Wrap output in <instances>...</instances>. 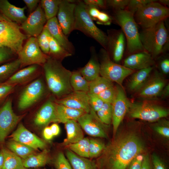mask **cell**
<instances>
[{"instance_id":"6da1fadb","label":"cell","mask_w":169,"mask_h":169,"mask_svg":"<svg viewBox=\"0 0 169 169\" xmlns=\"http://www.w3.org/2000/svg\"><path fill=\"white\" fill-rule=\"evenodd\" d=\"M145 149L135 133L128 132L117 136L105 147L96 163L97 169H126L132 160Z\"/></svg>"},{"instance_id":"7a4b0ae2","label":"cell","mask_w":169,"mask_h":169,"mask_svg":"<svg viewBox=\"0 0 169 169\" xmlns=\"http://www.w3.org/2000/svg\"><path fill=\"white\" fill-rule=\"evenodd\" d=\"M43 65L48 87L54 95L61 98L73 91L70 83L72 72L64 67L59 59L49 56Z\"/></svg>"},{"instance_id":"3957f363","label":"cell","mask_w":169,"mask_h":169,"mask_svg":"<svg viewBox=\"0 0 169 169\" xmlns=\"http://www.w3.org/2000/svg\"><path fill=\"white\" fill-rule=\"evenodd\" d=\"M140 38L145 50L153 58L163 53L168 48L169 36L164 21L149 28L143 29Z\"/></svg>"},{"instance_id":"277c9868","label":"cell","mask_w":169,"mask_h":169,"mask_svg":"<svg viewBox=\"0 0 169 169\" xmlns=\"http://www.w3.org/2000/svg\"><path fill=\"white\" fill-rule=\"evenodd\" d=\"M114 18L125 36L128 52L131 54L145 51L134 14L126 9L115 10Z\"/></svg>"},{"instance_id":"5b68a950","label":"cell","mask_w":169,"mask_h":169,"mask_svg":"<svg viewBox=\"0 0 169 169\" xmlns=\"http://www.w3.org/2000/svg\"><path fill=\"white\" fill-rule=\"evenodd\" d=\"M74 16V30H79L93 38L106 50L107 35L95 24L88 13L87 6L83 1H78L76 4Z\"/></svg>"},{"instance_id":"8992f818","label":"cell","mask_w":169,"mask_h":169,"mask_svg":"<svg viewBox=\"0 0 169 169\" xmlns=\"http://www.w3.org/2000/svg\"><path fill=\"white\" fill-rule=\"evenodd\" d=\"M18 24L0 13V48L7 47L16 54L21 51L27 36L21 31Z\"/></svg>"},{"instance_id":"52a82bcc","label":"cell","mask_w":169,"mask_h":169,"mask_svg":"<svg viewBox=\"0 0 169 169\" xmlns=\"http://www.w3.org/2000/svg\"><path fill=\"white\" fill-rule=\"evenodd\" d=\"M157 1L155 0L142 7L134 14L136 22L143 29L152 27L168 17V8Z\"/></svg>"},{"instance_id":"ba28073f","label":"cell","mask_w":169,"mask_h":169,"mask_svg":"<svg viewBox=\"0 0 169 169\" xmlns=\"http://www.w3.org/2000/svg\"><path fill=\"white\" fill-rule=\"evenodd\" d=\"M101 56L100 74L101 76L112 82L116 83L122 87L124 79L135 71L113 62L107 50L102 48L100 50Z\"/></svg>"},{"instance_id":"9c48e42d","label":"cell","mask_w":169,"mask_h":169,"mask_svg":"<svg viewBox=\"0 0 169 169\" xmlns=\"http://www.w3.org/2000/svg\"><path fill=\"white\" fill-rule=\"evenodd\" d=\"M127 113L132 118L154 122L168 116L169 110L161 106L146 102H131Z\"/></svg>"},{"instance_id":"30bf717a","label":"cell","mask_w":169,"mask_h":169,"mask_svg":"<svg viewBox=\"0 0 169 169\" xmlns=\"http://www.w3.org/2000/svg\"><path fill=\"white\" fill-rule=\"evenodd\" d=\"M21 66L33 64L43 65L49 56L42 52L37 41V38L30 37L18 54Z\"/></svg>"},{"instance_id":"8fae6325","label":"cell","mask_w":169,"mask_h":169,"mask_svg":"<svg viewBox=\"0 0 169 169\" xmlns=\"http://www.w3.org/2000/svg\"><path fill=\"white\" fill-rule=\"evenodd\" d=\"M45 86L43 80L38 78L27 85L19 95L18 107L20 110L27 109L38 102L45 93Z\"/></svg>"},{"instance_id":"7c38bea8","label":"cell","mask_w":169,"mask_h":169,"mask_svg":"<svg viewBox=\"0 0 169 169\" xmlns=\"http://www.w3.org/2000/svg\"><path fill=\"white\" fill-rule=\"evenodd\" d=\"M12 99L8 98L0 107V144H3L6 136L23 117L13 112Z\"/></svg>"},{"instance_id":"4fadbf2b","label":"cell","mask_w":169,"mask_h":169,"mask_svg":"<svg viewBox=\"0 0 169 169\" xmlns=\"http://www.w3.org/2000/svg\"><path fill=\"white\" fill-rule=\"evenodd\" d=\"M116 87V96L111 104L114 135H115L120 124L127 113L131 103L122 87L118 85Z\"/></svg>"},{"instance_id":"5bb4252c","label":"cell","mask_w":169,"mask_h":169,"mask_svg":"<svg viewBox=\"0 0 169 169\" xmlns=\"http://www.w3.org/2000/svg\"><path fill=\"white\" fill-rule=\"evenodd\" d=\"M77 121L82 129L88 135L94 137H107L105 129L107 125L101 122L96 112L91 108L89 112L83 114Z\"/></svg>"},{"instance_id":"9a60e30c","label":"cell","mask_w":169,"mask_h":169,"mask_svg":"<svg viewBox=\"0 0 169 169\" xmlns=\"http://www.w3.org/2000/svg\"><path fill=\"white\" fill-rule=\"evenodd\" d=\"M72 0H61L57 13V19L66 36L74 30L76 4Z\"/></svg>"},{"instance_id":"2e32d148","label":"cell","mask_w":169,"mask_h":169,"mask_svg":"<svg viewBox=\"0 0 169 169\" xmlns=\"http://www.w3.org/2000/svg\"><path fill=\"white\" fill-rule=\"evenodd\" d=\"M47 21L39 3L35 10L30 13L26 21L21 24V28L27 35L37 38L42 31Z\"/></svg>"},{"instance_id":"e0dca14e","label":"cell","mask_w":169,"mask_h":169,"mask_svg":"<svg viewBox=\"0 0 169 169\" xmlns=\"http://www.w3.org/2000/svg\"><path fill=\"white\" fill-rule=\"evenodd\" d=\"M108 42L106 50L111 53L115 62L120 61L122 59L125 47L126 39L120 29H112L108 31Z\"/></svg>"},{"instance_id":"ac0fdd59","label":"cell","mask_w":169,"mask_h":169,"mask_svg":"<svg viewBox=\"0 0 169 169\" xmlns=\"http://www.w3.org/2000/svg\"><path fill=\"white\" fill-rule=\"evenodd\" d=\"M58 104L66 107L89 112L91 108L89 104L88 93L82 91H74L66 96L55 100Z\"/></svg>"},{"instance_id":"d6986e66","label":"cell","mask_w":169,"mask_h":169,"mask_svg":"<svg viewBox=\"0 0 169 169\" xmlns=\"http://www.w3.org/2000/svg\"><path fill=\"white\" fill-rule=\"evenodd\" d=\"M13 140L29 146L35 150L44 149L46 146L45 142L27 129L21 123L12 134Z\"/></svg>"},{"instance_id":"ffe728a7","label":"cell","mask_w":169,"mask_h":169,"mask_svg":"<svg viewBox=\"0 0 169 169\" xmlns=\"http://www.w3.org/2000/svg\"><path fill=\"white\" fill-rule=\"evenodd\" d=\"M166 85L164 78L158 73L149 78L142 87L138 91L140 97L150 98L160 95Z\"/></svg>"},{"instance_id":"44dd1931","label":"cell","mask_w":169,"mask_h":169,"mask_svg":"<svg viewBox=\"0 0 169 169\" xmlns=\"http://www.w3.org/2000/svg\"><path fill=\"white\" fill-rule=\"evenodd\" d=\"M154 64L152 56L145 51L131 54L124 60L123 65L135 71L152 67Z\"/></svg>"},{"instance_id":"7402d4cb","label":"cell","mask_w":169,"mask_h":169,"mask_svg":"<svg viewBox=\"0 0 169 169\" xmlns=\"http://www.w3.org/2000/svg\"><path fill=\"white\" fill-rule=\"evenodd\" d=\"M45 26L52 36L63 48L71 54L74 53V47L64 33L56 17L47 20Z\"/></svg>"},{"instance_id":"603a6c76","label":"cell","mask_w":169,"mask_h":169,"mask_svg":"<svg viewBox=\"0 0 169 169\" xmlns=\"http://www.w3.org/2000/svg\"><path fill=\"white\" fill-rule=\"evenodd\" d=\"M33 122L38 126H45L51 122H56L55 102L49 100L45 103L35 114Z\"/></svg>"},{"instance_id":"cb8c5ba5","label":"cell","mask_w":169,"mask_h":169,"mask_svg":"<svg viewBox=\"0 0 169 169\" xmlns=\"http://www.w3.org/2000/svg\"><path fill=\"white\" fill-rule=\"evenodd\" d=\"M26 7L19 8L10 3L7 0H0V13L12 21L22 24L27 18L24 11Z\"/></svg>"},{"instance_id":"d4e9b609","label":"cell","mask_w":169,"mask_h":169,"mask_svg":"<svg viewBox=\"0 0 169 169\" xmlns=\"http://www.w3.org/2000/svg\"><path fill=\"white\" fill-rule=\"evenodd\" d=\"M39 65H30L17 71L5 82L16 85L26 83L36 77L39 72Z\"/></svg>"},{"instance_id":"484cf974","label":"cell","mask_w":169,"mask_h":169,"mask_svg":"<svg viewBox=\"0 0 169 169\" xmlns=\"http://www.w3.org/2000/svg\"><path fill=\"white\" fill-rule=\"evenodd\" d=\"M85 113L83 110L69 108L55 103L56 122L64 124L69 120L77 121Z\"/></svg>"},{"instance_id":"4316f807","label":"cell","mask_w":169,"mask_h":169,"mask_svg":"<svg viewBox=\"0 0 169 169\" xmlns=\"http://www.w3.org/2000/svg\"><path fill=\"white\" fill-rule=\"evenodd\" d=\"M152 67L138 70L133 73L129 80L127 87L132 92H138L144 85L150 76Z\"/></svg>"},{"instance_id":"83f0119b","label":"cell","mask_w":169,"mask_h":169,"mask_svg":"<svg viewBox=\"0 0 169 169\" xmlns=\"http://www.w3.org/2000/svg\"><path fill=\"white\" fill-rule=\"evenodd\" d=\"M22 160L23 166L30 168H38L44 166L51 161L49 152L45 149L40 153H35Z\"/></svg>"},{"instance_id":"f1b7e54d","label":"cell","mask_w":169,"mask_h":169,"mask_svg":"<svg viewBox=\"0 0 169 169\" xmlns=\"http://www.w3.org/2000/svg\"><path fill=\"white\" fill-rule=\"evenodd\" d=\"M64 124L67 134L64 142L65 145L76 142L84 138L82 129L77 121L69 120Z\"/></svg>"},{"instance_id":"f546056e","label":"cell","mask_w":169,"mask_h":169,"mask_svg":"<svg viewBox=\"0 0 169 169\" xmlns=\"http://www.w3.org/2000/svg\"><path fill=\"white\" fill-rule=\"evenodd\" d=\"M66 155L73 169H97L96 163L80 156L69 150L66 151Z\"/></svg>"},{"instance_id":"4dcf8cb0","label":"cell","mask_w":169,"mask_h":169,"mask_svg":"<svg viewBox=\"0 0 169 169\" xmlns=\"http://www.w3.org/2000/svg\"><path fill=\"white\" fill-rule=\"evenodd\" d=\"M100 64L93 56L79 71L82 76L89 82L100 76Z\"/></svg>"},{"instance_id":"1f68e13d","label":"cell","mask_w":169,"mask_h":169,"mask_svg":"<svg viewBox=\"0 0 169 169\" xmlns=\"http://www.w3.org/2000/svg\"><path fill=\"white\" fill-rule=\"evenodd\" d=\"M7 146L10 151L24 159L35 153V150L23 143L12 140L7 143Z\"/></svg>"},{"instance_id":"d6a6232c","label":"cell","mask_w":169,"mask_h":169,"mask_svg":"<svg viewBox=\"0 0 169 169\" xmlns=\"http://www.w3.org/2000/svg\"><path fill=\"white\" fill-rule=\"evenodd\" d=\"M20 60L17 59L0 66V83L7 81L21 67Z\"/></svg>"},{"instance_id":"836d02e7","label":"cell","mask_w":169,"mask_h":169,"mask_svg":"<svg viewBox=\"0 0 169 169\" xmlns=\"http://www.w3.org/2000/svg\"><path fill=\"white\" fill-rule=\"evenodd\" d=\"M2 149L4 156L2 169H22L24 167L21 158L7 149Z\"/></svg>"},{"instance_id":"e575fe53","label":"cell","mask_w":169,"mask_h":169,"mask_svg":"<svg viewBox=\"0 0 169 169\" xmlns=\"http://www.w3.org/2000/svg\"><path fill=\"white\" fill-rule=\"evenodd\" d=\"M70 83L74 91H89V82L81 74L79 71L72 72Z\"/></svg>"},{"instance_id":"d590c367","label":"cell","mask_w":169,"mask_h":169,"mask_svg":"<svg viewBox=\"0 0 169 169\" xmlns=\"http://www.w3.org/2000/svg\"><path fill=\"white\" fill-rule=\"evenodd\" d=\"M48 38L49 45V54L52 57L59 59L70 56L72 54L63 48L50 35L49 32Z\"/></svg>"},{"instance_id":"8d00e7d4","label":"cell","mask_w":169,"mask_h":169,"mask_svg":"<svg viewBox=\"0 0 169 169\" xmlns=\"http://www.w3.org/2000/svg\"><path fill=\"white\" fill-rule=\"evenodd\" d=\"M90 139L83 138L78 141L66 146L67 148L76 154L81 157L89 158Z\"/></svg>"},{"instance_id":"74e56055","label":"cell","mask_w":169,"mask_h":169,"mask_svg":"<svg viewBox=\"0 0 169 169\" xmlns=\"http://www.w3.org/2000/svg\"><path fill=\"white\" fill-rule=\"evenodd\" d=\"M113 86L112 82L99 76L94 80L89 82L88 93L98 95L104 90Z\"/></svg>"},{"instance_id":"f35d334b","label":"cell","mask_w":169,"mask_h":169,"mask_svg":"<svg viewBox=\"0 0 169 169\" xmlns=\"http://www.w3.org/2000/svg\"><path fill=\"white\" fill-rule=\"evenodd\" d=\"M61 0H41L40 4L47 20L56 17Z\"/></svg>"},{"instance_id":"ab89813d","label":"cell","mask_w":169,"mask_h":169,"mask_svg":"<svg viewBox=\"0 0 169 169\" xmlns=\"http://www.w3.org/2000/svg\"><path fill=\"white\" fill-rule=\"evenodd\" d=\"M96 113L98 118L104 124L108 125L112 120V107L111 104L104 103L102 106Z\"/></svg>"},{"instance_id":"60d3db41","label":"cell","mask_w":169,"mask_h":169,"mask_svg":"<svg viewBox=\"0 0 169 169\" xmlns=\"http://www.w3.org/2000/svg\"><path fill=\"white\" fill-rule=\"evenodd\" d=\"M105 145L97 139H90L89 158H93L100 156L104 150Z\"/></svg>"},{"instance_id":"b9f144b4","label":"cell","mask_w":169,"mask_h":169,"mask_svg":"<svg viewBox=\"0 0 169 169\" xmlns=\"http://www.w3.org/2000/svg\"><path fill=\"white\" fill-rule=\"evenodd\" d=\"M48 30L44 26L42 31L37 38L40 49L46 54H49V42L48 38Z\"/></svg>"},{"instance_id":"7bdbcfd3","label":"cell","mask_w":169,"mask_h":169,"mask_svg":"<svg viewBox=\"0 0 169 169\" xmlns=\"http://www.w3.org/2000/svg\"><path fill=\"white\" fill-rule=\"evenodd\" d=\"M116 87L113 86L104 90L98 95L105 102L112 104L116 96Z\"/></svg>"},{"instance_id":"ee69618b","label":"cell","mask_w":169,"mask_h":169,"mask_svg":"<svg viewBox=\"0 0 169 169\" xmlns=\"http://www.w3.org/2000/svg\"><path fill=\"white\" fill-rule=\"evenodd\" d=\"M54 164L56 169H73L69 161L62 152L58 154Z\"/></svg>"},{"instance_id":"f6af8a7d","label":"cell","mask_w":169,"mask_h":169,"mask_svg":"<svg viewBox=\"0 0 169 169\" xmlns=\"http://www.w3.org/2000/svg\"><path fill=\"white\" fill-rule=\"evenodd\" d=\"M155 0H129L128 4L125 9L133 14L142 7L154 2Z\"/></svg>"},{"instance_id":"bcb514c9","label":"cell","mask_w":169,"mask_h":169,"mask_svg":"<svg viewBox=\"0 0 169 169\" xmlns=\"http://www.w3.org/2000/svg\"><path fill=\"white\" fill-rule=\"evenodd\" d=\"M16 86L5 82L0 83V104L5 101L8 95L13 91Z\"/></svg>"},{"instance_id":"7dc6e473","label":"cell","mask_w":169,"mask_h":169,"mask_svg":"<svg viewBox=\"0 0 169 169\" xmlns=\"http://www.w3.org/2000/svg\"><path fill=\"white\" fill-rule=\"evenodd\" d=\"M89 98V104L90 108L96 112L102 106L104 102L98 95L88 93Z\"/></svg>"},{"instance_id":"c3c4849f","label":"cell","mask_w":169,"mask_h":169,"mask_svg":"<svg viewBox=\"0 0 169 169\" xmlns=\"http://www.w3.org/2000/svg\"><path fill=\"white\" fill-rule=\"evenodd\" d=\"M15 54H16L8 47L0 48V64L10 61Z\"/></svg>"},{"instance_id":"681fc988","label":"cell","mask_w":169,"mask_h":169,"mask_svg":"<svg viewBox=\"0 0 169 169\" xmlns=\"http://www.w3.org/2000/svg\"><path fill=\"white\" fill-rule=\"evenodd\" d=\"M105 2L107 6H109L115 10L125 9L129 0H107Z\"/></svg>"},{"instance_id":"f907efd6","label":"cell","mask_w":169,"mask_h":169,"mask_svg":"<svg viewBox=\"0 0 169 169\" xmlns=\"http://www.w3.org/2000/svg\"><path fill=\"white\" fill-rule=\"evenodd\" d=\"M144 155L139 154L135 157L128 166V169H141Z\"/></svg>"},{"instance_id":"816d5d0a","label":"cell","mask_w":169,"mask_h":169,"mask_svg":"<svg viewBox=\"0 0 169 169\" xmlns=\"http://www.w3.org/2000/svg\"><path fill=\"white\" fill-rule=\"evenodd\" d=\"M83 2L88 6L94 7L99 9H105L107 7L105 0H84Z\"/></svg>"},{"instance_id":"f5cc1de1","label":"cell","mask_w":169,"mask_h":169,"mask_svg":"<svg viewBox=\"0 0 169 169\" xmlns=\"http://www.w3.org/2000/svg\"><path fill=\"white\" fill-rule=\"evenodd\" d=\"M95 20L99 24L109 25L111 23L112 19L108 14L100 11Z\"/></svg>"},{"instance_id":"db71d44e","label":"cell","mask_w":169,"mask_h":169,"mask_svg":"<svg viewBox=\"0 0 169 169\" xmlns=\"http://www.w3.org/2000/svg\"><path fill=\"white\" fill-rule=\"evenodd\" d=\"M153 169H167L163 161L155 154L151 156Z\"/></svg>"},{"instance_id":"11a10c76","label":"cell","mask_w":169,"mask_h":169,"mask_svg":"<svg viewBox=\"0 0 169 169\" xmlns=\"http://www.w3.org/2000/svg\"><path fill=\"white\" fill-rule=\"evenodd\" d=\"M154 129L160 135L166 138H169V128L167 126L157 125L154 127Z\"/></svg>"},{"instance_id":"9f6ffc18","label":"cell","mask_w":169,"mask_h":169,"mask_svg":"<svg viewBox=\"0 0 169 169\" xmlns=\"http://www.w3.org/2000/svg\"><path fill=\"white\" fill-rule=\"evenodd\" d=\"M31 13L34 11L37 8L38 4L40 1L39 0H23Z\"/></svg>"},{"instance_id":"6f0895ef","label":"cell","mask_w":169,"mask_h":169,"mask_svg":"<svg viewBox=\"0 0 169 169\" xmlns=\"http://www.w3.org/2000/svg\"><path fill=\"white\" fill-rule=\"evenodd\" d=\"M87 6L90 16L93 20H95L100 11L99 9L94 7Z\"/></svg>"},{"instance_id":"680465c9","label":"cell","mask_w":169,"mask_h":169,"mask_svg":"<svg viewBox=\"0 0 169 169\" xmlns=\"http://www.w3.org/2000/svg\"><path fill=\"white\" fill-rule=\"evenodd\" d=\"M141 169H153L151 161L148 154L144 155Z\"/></svg>"},{"instance_id":"91938a15","label":"cell","mask_w":169,"mask_h":169,"mask_svg":"<svg viewBox=\"0 0 169 169\" xmlns=\"http://www.w3.org/2000/svg\"><path fill=\"white\" fill-rule=\"evenodd\" d=\"M160 67L162 71L165 74L169 72V59H165L161 61L160 64Z\"/></svg>"},{"instance_id":"94428289","label":"cell","mask_w":169,"mask_h":169,"mask_svg":"<svg viewBox=\"0 0 169 169\" xmlns=\"http://www.w3.org/2000/svg\"><path fill=\"white\" fill-rule=\"evenodd\" d=\"M43 135L44 138L47 140H51L54 136L50 127H46L44 128Z\"/></svg>"},{"instance_id":"6125c7cd","label":"cell","mask_w":169,"mask_h":169,"mask_svg":"<svg viewBox=\"0 0 169 169\" xmlns=\"http://www.w3.org/2000/svg\"><path fill=\"white\" fill-rule=\"evenodd\" d=\"M50 127L54 136H56L59 134L60 132V128L57 124L54 123L52 124Z\"/></svg>"},{"instance_id":"be15d7a7","label":"cell","mask_w":169,"mask_h":169,"mask_svg":"<svg viewBox=\"0 0 169 169\" xmlns=\"http://www.w3.org/2000/svg\"><path fill=\"white\" fill-rule=\"evenodd\" d=\"M4 161V156L2 149L0 150V169H2Z\"/></svg>"},{"instance_id":"e7e4bbea","label":"cell","mask_w":169,"mask_h":169,"mask_svg":"<svg viewBox=\"0 0 169 169\" xmlns=\"http://www.w3.org/2000/svg\"><path fill=\"white\" fill-rule=\"evenodd\" d=\"M169 94V85L167 84L166 85L164 88L161 95L163 97H166L168 96Z\"/></svg>"},{"instance_id":"03108f58","label":"cell","mask_w":169,"mask_h":169,"mask_svg":"<svg viewBox=\"0 0 169 169\" xmlns=\"http://www.w3.org/2000/svg\"><path fill=\"white\" fill-rule=\"evenodd\" d=\"M158 1L161 4L166 6L169 5V0H159Z\"/></svg>"},{"instance_id":"003e7915","label":"cell","mask_w":169,"mask_h":169,"mask_svg":"<svg viewBox=\"0 0 169 169\" xmlns=\"http://www.w3.org/2000/svg\"><path fill=\"white\" fill-rule=\"evenodd\" d=\"M22 169H40L39 168H27L25 167H24Z\"/></svg>"}]
</instances>
